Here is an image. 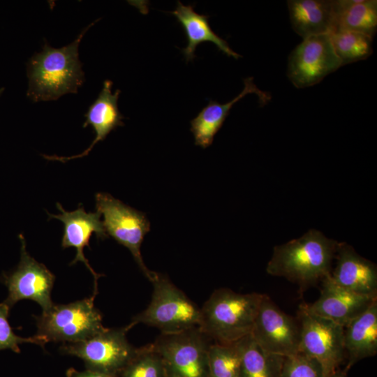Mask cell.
Returning <instances> with one entry per match:
<instances>
[{"label":"cell","mask_w":377,"mask_h":377,"mask_svg":"<svg viewBox=\"0 0 377 377\" xmlns=\"http://www.w3.org/2000/svg\"><path fill=\"white\" fill-rule=\"evenodd\" d=\"M98 20L86 27L68 45L54 48L45 42L42 51L31 57L27 66V97L34 102L47 101L77 92L84 81L79 45L85 33Z\"/></svg>","instance_id":"1"},{"label":"cell","mask_w":377,"mask_h":377,"mask_svg":"<svg viewBox=\"0 0 377 377\" xmlns=\"http://www.w3.org/2000/svg\"><path fill=\"white\" fill-rule=\"evenodd\" d=\"M339 242L311 229L302 237L276 246L267 272L284 277L301 288L313 285L332 272Z\"/></svg>","instance_id":"2"},{"label":"cell","mask_w":377,"mask_h":377,"mask_svg":"<svg viewBox=\"0 0 377 377\" xmlns=\"http://www.w3.org/2000/svg\"><path fill=\"white\" fill-rule=\"evenodd\" d=\"M264 295L215 290L200 307L198 327L216 343H235L251 334Z\"/></svg>","instance_id":"3"},{"label":"cell","mask_w":377,"mask_h":377,"mask_svg":"<svg viewBox=\"0 0 377 377\" xmlns=\"http://www.w3.org/2000/svg\"><path fill=\"white\" fill-rule=\"evenodd\" d=\"M151 302L135 316L128 331L140 323L158 328L161 333H175L199 327L200 307L189 299L165 276L155 272Z\"/></svg>","instance_id":"4"},{"label":"cell","mask_w":377,"mask_h":377,"mask_svg":"<svg viewBox=\"0 0 377 377\" xmlns=\"http://www.w3.org/2000/svg\"><path fill=\"white\" fill-rule=\"evenodd\" d=\"M94 295L66 304H54L35 317L36 334L46 343L77 342L106 330L94 304Z\"/></svg>","instance_id":"5"},{"label":"cell","mask_w":377,"mask_h":377,"mask_svg":"<svg viewBox=\"0 0 377 377\" xmlns=\"http://www.w3.org/2000/svg\"><path fill=\"white\" fill-rule=\"evenodd\" d=\"M127 332L126 327L106 328L84 340L64 343L59 350L80 358L86 369L117 377L138 350L127 340Z\"/></svg>","instance_id":"6"},{"label":"cell","mask_w":377,"mask_h":377,"mask_svg":"<svg viewBox=\"0 0 377 377\" xmlns=\"http://www.w3.org/2000/svg\"><path fill=\"white\" fill-rule=\"evenodd\" d=\"M209 339L196 327L161 333L152 345L164 362L168 377H209Z\"/></svg>","instance_id":"7"},{"label":"cell","mask_w":377,"mask_h":377,"mask_svg":"<svg viewBox=\"0 0 377 377\" xmlns=\"http://www.w3.org/2000/svg\"><path fill=\"white\" fill-rule=\"evenodd\" d=\"M297 319L301 329L300 352L321 365L325 377L337 370L345 356L343 327L311 312L306 304L299 307Z\"/></svg>","instance_id":"8"},{"label":"cell","mask_w":377,"mask_h":377,"mask_svg":"<svg viewBox=\"0 0 377 377\" xmlns=\"http://www.w3.org/2000/svg\"><path fill=\"white\" fill-rule=\"evenodd\" d=\"M96 209L103 216V226L108 236L126 247L145 276L151 281L155 272L149 270L142 260L140 246L150 223L145 214L105 193L95 195Z\"/></svg>","instance_id":"9"},{"label":"cell","mask_w":377,"mask_h":377,"mask_svg":"<svg viewBox=\"0 0 377 377\" xmlns=\"http://www.w3.org/2000/svg\"><path fill=\"white\" fill-rule=\"evenodd\" d=\"M342 66L334 50L330 34L303 38L288 57L287 75L297 88L319 83Z\"/></svg>","instance_id":"10"},{"label":"cell","mask_w":377,"mask_h":377,"mask_svg":"<svg viewBox=\"0 0 377 377\" xmlns=\"http://www.w3.org/2000/svg\"><path fill=\"white\" fill-rule=\"evenodd\" d=\"M251 336L264 350L282 357L300 352V322L281 311L267 295L260 304Z\"/></svg>","instance_id":"11"},{"label":"cell","mask_w":377,"mask_h":377,"mask_svg":"<svg viewBox=\"0 0 377 377\" xmlns=\"http://www.w3.org/2000/svg\"><path fill=\"white\" fill-rule=\"evenodd\" d=\"M19 238L21 242L20 263L13 272L3 276V282L8 290L3 302L11 308L18 301L28 299L37 302L43 311L47 310L54 304L51 292L55 276L44 264L29 254L23 235L20 234Z\"/></svg>","instance_id":"12"},{"label":"cell","mask_w":377,"mask_h":377,"mask_svg":"<svg viewBox=\"0 0 377 377\" xmlns=\"http://www.w3.org/2000/svg\"><path fill=\"white\" fill-rule=\"evenodd\" d=\"M60 214H51L47 212L50 219H56L64 223V233L61 246L64 249L74 247L76 249L75 257L71 265L82 262L89 270L94 279V290L93 295L98 293V279L102 274L96 273L85 258L84 249L89 246V240L95 233L97 239H104L108 236L105 232L101 214L98 212H86L83 206L80 205L78 208L72 212L66 211L60 203H57Z\"/></svg>","instance_id":"13"},{"label":"cell","mask_w":377,"mask_h":377,"mask_svg":"<svg viewBox=\"0 0 377 377\" xmlns=\"http://www.w3.org/2000/svg\"><path fill=\"white\" fill-rule=\"evenodd\" d=\"M376 298L358 295L342 288L332 279L330 274L322 279L318 299L306 306L311 312L344 327L362 313Z\"/></svg>","instance_id":"14"},{"label":"cell","mask_w":377,"mask_h":377,"mask_svg":"<svg viewBox=\"0 0 377 377\" xmlns=\"http://www.w3.org/2000/svg\"><path fill=\"white\" fill-rule=\"evenodd\" d=\"M336 267L332 279L339 286L358 295L377 297V268L371 261L362 257L353 248L339 242Z\"/></svg>","instance_id":"15"},{"label":"cell","mask_w":377,"mask_h":377,"mask_svg":"<svg viewBox=\"0 0 377 377\" xmlns=\"http://www.w3.org/2000/svg\"><path fill=\"white\" fill-rule=\"evenodd\" d=\"M112 82L107 80L96 99L90 105L85 113L86 118L83 124L85 128L90 125L96 133L94 140L91 145L81 154L71 156H58L57 155L43 156L49 161H59L66 162L68 161L84 157L89 153L94 145L100 141L104 140L108 135L118 126L124 125L122 119L124 117L120 113L117 101L121 91L119 89L112 93Z\"/></svg>","instance_id":"16"},{"label":"cell","mask_w":377,"mask_h":377,"mask_svg":"<svg viewBox=\"0 0 377 377\" xmlns=\"http://www.w3.org/2000/svg\"><path fill=\"white\" fill-rule=\"evenodd\" d=\"M244 87L238 96L226 103H219L212 100L209 101L207 106L203 108L198 114L192 119L191 131L192 132L195 145L205 149L210 146L214 135L222 126L224 121L229 114L232 107L249 94L258 96L260 104H265L270 99V96L260 90L253 82L251 77L244 80Z\"/></svg>","instance_id":"17"},{"label":"cell","mask_w":377,"mask_h":377,"mask_svg":"<svg viewBox=\"0 0 377 377\" xmlns=\"http://www.w3.org/2000/svg\"><path fill=\"white\" fill-rule=\"evenodd\" d=\"M291 26L302 38L334 31V1L289 0Z\"/></svg>","instance_id":"18"},{"label":"cell","mask_w":377,"mask_h":377,"mask_svg":"<svg viewBox=\"0 0 377 377\" xmlns=\"http://www.w3.org/2000/svg\"><path fill=\"white\" fill-rule=\"evenodd\" d=\"M343 343L348 361L346 370L355 362L377 353V298L360 316L343 327Z\"/></svg>","instance_id":"19"},{"label":"cell","mask_w":377,"mask_h":377,"mask_svg":"<svg viewBox=\"0 0 377 377\" xmlns=\"http://www.w3.org/2000/svg\"><path fill=\"white\" fill-rule=\"evenodd\" d=\"M170 13L177 18L185 31L188 44L182 51L186 61H192L195 57L198 45L206 42L214 43L228 57L236 59L242 57L230 47L226 40L214 32L209 24V15H200L194 10L193 6H185L179 1L175 10Z\"/></svg>","instance_id":"20"},{"label":"cell","mask_w":377,"mask_h":377,"mask_svg":"<svg viewBox=\"0 0 377 377\" xmlns=\"http://www.w3.org/2000/svg\"><path fill=\"white\" fill-rule=\"evenodd\" d=\"M334 8V32L350 31L374 38L377 30L376 0H336Z\"/></svg>","instance_id":"21"},{"label":"cell","mask_w":377,"mask_h":377,"mask_svg":"<svg viewBox=\"0 0 377 377\" xmlns=\"http://www.w3.org/2000/svg\"><path fill=\"white\" fill-rule=\"evenodd\" d=\"M240 377H280L284 357L261 348L251 334L239 340Z\"/></svg>","instance_id":"22"},{"label":"cell","mask_w":377,"mask_h":377,"mask_svg":"<svg viewBox=\"0 0 377 377\" xmlns=\"http://www.w3.org/2000/svg\"><path fill=\"white\" fill-rule=\"evenodd\" d=\"M330 39L342 66L365 59L373 52V38L362 33L337 31L330 34Z\"/></svg>","instance_id":"23"},{"label":"cell","mask_w":377,"mask_h":377,"mask_svg":"<svg viewBox=\"0 0 377 377\" xmlns=\"http://www.w3.org/2000/svg\"><path fill=\"white\" fill-rule=\"evenodd\" d=\"M239 341L232 343H211L208 350L209 377H240Z\"/></svg>","instance_id":"24"},{"label":"cell","mask_w":377,"mask_h":377,"mask_svg":"<svg viewBox=\"0 0 377 377\" xmlns=\"http://www.w3.org/2000/svg\"><path fill=\"white\" fill-rule=\"evenodd\" d=\"M117 377H168L164 362L152 344L139 348Z\"/></svg>","instance_id":"25"},{"label":"cell","mask_w":377,"mask_h":377,"mask_svg":"<svg viewBox=\"0 0 377 377\" xmlns=\"http://www.w3.org/2000/svg\"><path fill=\"white\" fill-rule=\"evenodd\" d=\"M280 377H325L320 364L315 359L299 352L286 357Z\"/></svg>","instance_id":"26"},{"label":"cell","mask_w":377,"mask_h":377,"mask_svg":"<svg viewBox=\"0 0 377 377\" xmlns=\"http://www.w3.org/2000/svg\"><path fill=\"white\" fill-rule=\"evenodd\" d=\"M10 308L4 302L0 303V350L10 349L20 353L19 345L23 343H32L44 348L47 343L37 335L31 337H21L16 335L8 322V315Z\"/></svg>","instance_id":"27"},{"label":"cell","mask_w":377,"mask_h":377,"mask_svg":"<svg viewBox=\"0 0 377 377\" xmlns=\"http://www.w3.org/2000/svg\"><path fill=\"white\" fill-rule=\"evenodd\" d=\"M66 377H114L103 373L85 369L78 371L73 367L67 369Z\"/></svg>","instance_id":"28"},{"label":"cell","mask_w":377,"mask_h":377,"mask_svg":"<svg viewBox=\"0 0 377 377\" xmlns=\"http://www.w3.org/2000/svg\"><path fill=\"white\" fill-rule=\"evenodd\" d=\"M346 373H347V370L346 369L344 370L339 369L329 377H346Z\"/></svg>","instance_id":"29"},{"label":"cell","mask_w":377,"mask_h":377,"mask_svg":"<svg viewBox=\"0 0 377 377\" xmlns=\"http://www.w3.org/2000/svg\"><path fill=\"white\" fill-rule=\"evenodd\" d=\"M3 91H4V88H3V87L0 88V96H1V94H3Z\"/></svg>","instance_id":"30"}]
</instances>
